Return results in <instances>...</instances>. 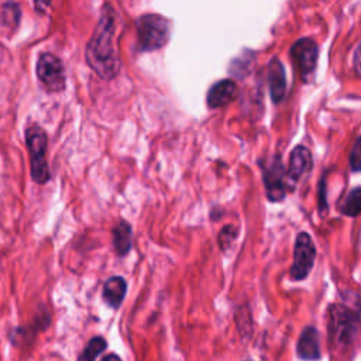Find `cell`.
I'll list each match as a JSON object with an SVG mask.
<instances>
[{
  "label": "cell",
  "mask_w": 361,
  "mask_h": 361,
  "mask_svg": "<svg viewBox=\"0 0 361 361\" xmlns=\"http://www.w3.org/2000/svg\"><path fill=\"white\" fill-rule=\"evenodd\" d=\"M131 226L121 220L113 227V245L120 257H126L131 250Z\"/></svg>",
  "instance_id": "5bb4252c"
},
{
  "label": "cell",
  "mask_w": 361,
  "mask_h": 361,
  "mask_svg": "<svg viewBox=\"0 0 361 361\" xmlns=\"http://www.w3.org/2000/svg\"><path fill=\"white\" fill-rule=\"evenodd\" d=\"M330 314L333 334H336L338 341H348L351 338V334L354 333L358 317L343 306H333Z\"/></svg>",
  "instance_id": "ba28073f"
},
{
  "label": "cell",
  "mask_w": 361,
  "mask_h": 361,
  "mask_svg": "<svg viewBox=\"0 0 361 361\" xmlns=\"http://www.w3.org/2000/svg\"><path fill=\"white\" fill-rule=\"evenodd\" d=\"M116 20L114 8L104 4L85 51L87 65L104 80H111L120 71V58L114 45Z\"/></svg>",
  "instance_id": "6da1fadb"
},
{
  "label": "cell",
  "mask_w": 361,
  "mask_h": 361,
  "mask_svg": "<svg viewBox=\"0 0 361 361\" xmlns=\"http://www.w3.org/2000/svg\"><path fill=\"white\" fill-rule=\"evenodd\" d=\"M267 196L272 202L282 200L285 196V169L278 157H272L268 164H261Z\"/></svg>",
  "instance_id": "8992f818"
},
{
  "label": "cell",
  "mask_w": 361,
  "mask_h": 361,
  "mask_svg": "<svg viewBox=\"0 0 361 361\" xmlns=\"http://www.w3.org/2000/svg\"><path fill=\"white\" fill-rule=\"evenodd\" d=\"M107 347V341L102 336L92 337L85 348L82 350L80 355L78 357V361H94L99 354H102Z\"/></svg>",
  "instance_id": "9a60e30c"
},
{
  "label": "cell",
  "mask_w": 361,
  "mask_h": 361,
  "mask_svg": "<svg viewBox=\"0 0 361 361\" xmlns=\"http://www.w3.org/2000/svg\"><path fill=\"white\" fill-rule=\"evenodd\" d=\"M350 166L353 171H361V137L357 138L350 152Z\"/></svg>",
  "instance_id": "ac0fdd59"
},
{
  "label": "cell",
  "mask_w": 361,
  "mask_h": 361,
  "mask_svg": "<svg viewBox=\"0 0 361 361\" xmlns=\"http://www.w3.org/2000/svg\"><path fill=\"white\" fill-rule=\"evenodd\" d=\"M341 212L347 216L361 214V188L353 189L341 204Z\"/></svg>",
  "instance_id": "2e32d148"
},
{
  "label": "cell",
  "mask_w": 361,
  "mask_h": 361,
  "mask_svg": "<svg viewBox=\"0 0 361 361\" xmlns=\"http://www.w3.org/2000/svg\"><path fill=\"white\" fill-rule=\"evenodd\" d=\"M34 6L38 13H45L51 6V0H34Z\"/></svg>",
  "instance_id": "d6986e66"
},
{
  "label": "cell",
  "mask_w": 361,
  "mask_h": 361,
  "mask_svg": "<svg viewBox=\"0 0 361 361\" xmlns=\"http://www.w3.org/2000/svg\"><path fill=\"white\" fill-rule=\"evenodd\" d=\"M290 56L296 63L300 75L307 78L313 73L317 61V45L310 38H302L296 41L290 48Z\"/></svg>",
  "instance_id": "52a82bcc"
},
{
  "label": "cell",
  "mask_w": 361,
  "mask_h": 361,
  "mask_svg": "<svg viewBox=\"0 0 361 361\" xmlns=\"http://www.w3.org/2000/svg\"><path fill=\"white\" fill-rule=\"evenodd\" d=\"M298 355L303 360H316L320 357V347H319V334L314 327H306L296 347Z\"/></svg>",
  "instance_id": "7c38bea8"
},
{
  "label": "cell",
  "mask_w": 361,
  "mask_h": 361,
  "mask_svg": "<svg viewBox=\"0 0 361 361\" xmlns=\"http://www.w3.org/2000/svg\"><path fill=\"white\" fill-rule=\"evenodd\" d=\"M312 154L310 151L303 147L298 145L293 148L290 152L289 158V168H288V176L290 180H298L300 179L305 173H307L312 168Z\"/></svg>",
  "instance_id": "30bf717a"
},
{
  "label": "cell",
  "mask_w": 361,
  "mask_h": 361,
  "mask_svg": "<svg viewBox=\"0 0 361 361\" xmlns=\"http://www.w3.org/2000/svg\"><path fill=\"white\" fill-rule=\"evenodd\" d=\"M25 144L30 157V172L35 183L44 185L51 179L47 162V133L37 124H31L25 130Z\"/></svg>",
  "instance_id": "7a4b0ae2"
},
{
  "label": "cell",
  "mask_w": 361,
  "mask_h": 361,
  "mask_svg": "<svg viewBox=\"0 0 361 361\" xmlns=\"http://www.w3.org/2000/svg\"><path fill=\"white\" fill-rule=\"evenodd\" d=\"M237 237V228L231 224H227L221 228L220 234H219V245L223 251H226L231 244L233 241L235 240Z\"/></svg>",
  "instance_id": "e0dca14e"
},
{
  "label": "cell",
  "mask_w": 361,
  "mask_h": 361,
  "mask_svg": "<svg viewBox=\"0 0 361 361\" xmlns=\"http://www.w3.org/2000/svg\"><path fill=\"white\" fill-rule=\"evenodd\" d=\"M37 76L42 86L49 92L65 89V71L58 56L45 52L37 61Z\"/></svg>",
  "instance_id": "5b68a950"
},
{
  "label": "cell",
  "mask_w": 361,
  "mask_h": 361,
  "mask_svg": "<svg viewBox=\"0 0 361 361\" xmlns=\"http://www.w3.org/2000/svg\"><path fill=\"white\" fill-rule=\"evenodd\" d=\"M316 258V248L312 237L307 233H299L293 248V262L290 267V276L296 281L306 278L313 268Z\"/></svg>",
  "instance_id": "277c9868"
},
{
  "label": "cell",
  "mask_w": 361,
  "mask_h": 361,
  "mask_svg": "<svg viewBox=\"0 0 361 361\" xmlns=\"http://www.w3.org/2000/svg\"><path fill=\"white\" fill-rule=\"evenodd\" d=\"M137 44L142 52L162 48L171 35V23L159 14H144L137 23Z\"/></svg>",
  "instance_id": "3957f363"
},
{
  "label": "cell",
  "mask_w": 361,
  "mask_h": 361,
  "mask_svg": "<svg viewBox=\"0 0 361 361\" xmlns=\"http://www.w3.org/2000/svg\"><path fill=\"white\" fill-rule=\"evenodd\" d=\"M127 293V281L123 276H111L103 285L102 296L111 309H118Z\"/></svg>",
  "instance_id": "8fae6325"
},
{
  "label": "cell",
  "mask_w": 361,
  "mask_h": 361,
  "mask_svg": "<svg viewBox=\"0 0 361 361\" xmlns=\"http://www.w3.org/2000/svg\"><path fill=\"white\" fill-rule=\"evenodd\" d=\"M268 78H269V92H271V97L275 103L281 102L285 96V90H286V78H285V69L283 65L278 61L274 59L269 63V69H268Z\"/></svg>",
  "instance_id": "4fadbf2b"
},
{
  "label": "cell",
  "mask_w": 361,
  "mask_h": 361,
  "mask_svg": "<svg viewBox=\"0 0 361 361\" xmlns=\"http://www.w3.org/2000/svg\"><path fill=\"white\" fill-rule=\"evenodd\" d=\"M354 66L361 73V44L357 47V49L354 52Z\"/></svg>",
  "instance_id": "ffe728a7"
},
{
  "label": "cell",
  "mask_w": 361,
  "mask_h": 361,
  "mask_svg": "<svg viewBox=\"0 0 361 361\" xmlns=\"http://www.w3.org/2000/svg\"><path fill=\"white\" fill-rule=\"evenodd\" d=\"M102 361H121V358H120L117 354H114V353H110V354L104 355V358H103Z\"/></svg>",
  "instance_id": "44dd1931"
},
{
  "label": "cell",
  "mask_w": 361,
  "mask_h": 361,
  "mask_svg": "<svg viewBox=\"0 0 361 361\" xmlns=\"http://www.w3.org/2000/svg\"><path fill=\"white\" fill-rule=\"evenodd\" d=\"M237 96V85L230 79L216 82L207 93V104L212 109L223 107L231 103Z\"/></svg>",
  "instance_id": "9c48e42d"
}]
</instances>
